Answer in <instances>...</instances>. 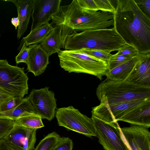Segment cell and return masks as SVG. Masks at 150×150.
Masks as SVG:
<instances>
[{
  "label": "cell",
  "instance_id": "83f0119b",
  "mask_svg": "<svg viewBox=\"0 0 150 150\" xmlns=\"http://www.w3.org/2000/svg\"><path fill=\"white\" fill-rule=\"evenodd\" d=\"M73 143L68 137L60 138L53 150H72Z\"/></svg>",
  "mask_w": 150,
  "mask_h": 150
},
{
  "label": "cell",
  "instance_id": "74e56055",
  "mask_svg": "<svg viewBox=\"0 0 150 150\" xmlns=\"http://www.w3.org/2000/svg\"></svg>",
  "mask_w": 150,
  "mask_h": 150
},
{
  "label": "cell",
  "instance_id": "7402d4cb",
  "mask_svg": "<svg viewBox=\"0 0 150 150\" xmlns=\"http://www.w3.org/2000/svg\"><path fill=\"white\" fill-rule=\"evenodd\" d=\"M15 125L37 129L44 126L42 118L38 115L22 117L15 121Z\"/></svg>",
  "mask_w": 150,
  "mask_h": 150
},
{
  "label": "cell",
  "instance_id": "d4e9b609",
  "mask_svg": "<svg viewBox=\"0 0 150 150\" xmlns=\"http://www.w3.org/2000/svg\"><path fill=\"white\" fill-rule=\"evenodd\" d=\"M79 50L90 56L107 62L112 55L110 53L101 50L87 48H84Z\"/></svg>",
  "mask_w": 150,
  "mask_h": 150
},
{
  "label": "cell",
  "instance_id": "d590c367",
  "mask_svg": "<svg viewBox=\"0 0 150 150\" xmlns=\"http://www.w3.org/2000/svg\"><path fill=\"white\" fill-rule=\"evenodd\" d=\"M11 22L12 24L15 26L16 29V30L20 24L19 20L18 17L12 18L11 19Z\"/></svg>",
  "mask_w": 150,
  "mask_h": 150
},
{
  "label": "cell",
  "instance_id": "1f68e13d",
  "mask_svg": "<svg viewBox=\"0 0 150 150\" xmlns=\"http://www.w3.org/2000/svg\"><path fill=\"white\" fill-rule=\"evenodd\" d=\"M82 8L94 11H99L94 0H76Z\"/></svg>",
  "mask_w": 150,
  "mask_h": 150
},
{
  "label": "cell",
  "instance_id": "ba28073f",
  "mask_svg": "<svg viewBox=\"0 0 150 150\" xmlns=\"http://www.w3.org/2000/svg\"><path fill=\"white\" fill-rule=\"evenodd\" d=\"M150 98L108 104L104 96L99 99L100 104L92 108V116L106 122L116 123L130 111Z\"/></svg>",
  "mask_w": 150,
  "mask_h": 150
},
{
  "label": "cell",
  "instance_id": "44dd1931",
  "mask_svg": "<svg viewBox=\"0 0 150 150\" xmlns=\"http://www.w3.org/2000/svg\"><path fill=\"white\" fill-rule=\"evenodd\" d=\"M51 23L44 24L30 30L29 33L23 38L27 47L33 44L40 43L53 29Z\"/></svg>",
  "mask_w": 150,
  "mask_h": 150
},
{
  "label": "cell",
  "instance_id": "f546056e",
  "mask_svg": "<svg viewBox=\"0 0 150 150\" xmlns=\"http://www.w3.org/2000/svg\"><path fill=\"white\" fill-rule=\"evenodd\" d=\"M117 52L114 54L115 55H130L135 56L138 53L137 50L131 46L125 44L120 47Z\"/></svg>",
  "mask_w": 150,
  "mask_h": 150
},
{
  "label": "cell",
  "instance_id": "2e32d148",
  "mask_svg": "<svg viewBox=\"0 0 150 150\" xmlns=\"http://www.w3.org/2000/svg\"><path fill=\"white\" fill-rule=\"evenodd\" d=\"M120 121L149 128L150 127V100L130 111Z\"/></svg>",
  "mask_w": 150,
  "mask_h": 150
},
{
  "label": "cell",
  "instance_id": "8d00e7d4",
  "mask_svg": "<svg viewBox=\"0 0 150 150\" xmlns=\"http://www.w3.org/2000/svg\"><path fill=\"white\" fill-rule=\"evenodd\" d=\"M2 103H0V105H1V104Z\"/></svg>",
  "mask_w": 150,
  "mask_h": 150
},
{
  "label": "cell",
  "instance_id": "4dcf8cb0",
  "mask_svg": "<svg viewBox=\"0 0 150 150\" xmlns=\"http://www.w3.org/2000/svg\"><path fill=\"white\" fill-rule=\"evenodd\" d=\"M29 49L24 42L20 52L15 57L16 63L18 64L21 62L26 64L29 57Z\"/></svg>",
  "mask_w": 150,
  "mask_h": 150
},
{
  "label": "cell",
  "instance_id": "6da1fadb",
  "mask_svg": "<svg viewBox=\"0 0 150 150\" xmlns=\"http://www.w3.org/2000/svg\"><path fill=\"white\" fill-rule=\"evenodd\" d=\"M113 15L116 31L126 44L139 54L150 52V18L134 0L116 1Z\"/></svg>",
  "mask_w": 150,
  "mask_h": 150
},
{
  "label": "cell",
  "instance_id": "9c48e42d",
  "mask_svg": "<svg viewBox=\"0 0 150 150\" xmlns=\"http://www.w3.org/2000/svg\"><path fill=\"white\" fill-rule=\"evenodd\" d=\"M99 143L105 150H130L121 133L117 122H105L92 116Z\"/></svg>",
  "mask_w": 150,
  "mask_h": 150
},
{
  "label": "cell",
  "instance_id": "7c38bea8",
  "mask_svg": "<svg viewBox=\"0 0 150 150\" xmlns=\"http://www.w3.org/2000/svg\"><path fill=\"white\" fill-rule=\"evenodd\" d=\"M120 130L130 150H150V132L148 128L132 125L120 128Z\"/></svg>",
  "mask_w": 150,
  "mask_h": 150
},
{
  "label": "cell",
  "instance_id": "ac0fdd59",
  "mask_svg": "<svg viewBox=\"0 0 150 150\" xmlns=\"http://www.w3.org/2000/svg\"><path fill=\"white\" fill-rule=\"evenodd\" d=\"M30 115H38L28 97L23 98L22 101L14 108L8 111L0 112V118L14 121L22 117Z\"/></svg>",
  "mask_w": 150,
  "mask_h": 150
},
{
  "label": "cell",
  "instance_id": "7a4b0ae2",
  "mask_svg": "<svg viewBox=\"0 0 150 150\" xmlns=\"http://www.w3.org/2000/svg\"><path fill=\"white\" fill-rule=\"evenodd\" d=\"M51 20L53 27L58 30L61 47L63 49L67 37L74 32L107 29L114 23L112 13L83 9L76 0H73L69 5L60 6L59 12Z\"/></svg>",
  "mask_w": 150,
  "mask_h": 150
},
{
  "label": "cell",
  "instance_id": "8fae6325",
  "mask_svg": "<svg viewBox=\"0 0 150 150\" xmlns=\"http://www.w3.org/2000/svg\"><path fill=\"white\" fill-rule=\"evenodd\" d=\"M61 0H33L30 30L49 23L59 11Z\"/></svg>",
  "mask_w": 150,
  "mask_h": 150
},
{
  "label": "cell",
  "instance_id": "ffe728a7",
  "mask_svg": "<svg viewBox=\"0 0 150 150\" xmlns=\"http://www.w3.org/2000/svg\"><path fill=\"white\" fill-rule=\"evenodd\" d=\"M42 48L50 56L58 53L61 50L60 39L57 28L54 27L44 39L39 43Z\"/></svg>",
  "mask_w": 150,
  "mask_h": 150
},
{
  "label": "cell",
  "instance_id": "30bf717a",
  "mask_svg": "<svg viewBox=\"0 0 150 150\" xmlns=\"http://www.w3.org/2000/svg\"><path fill=\"white\" fill-rule=\"evenodd\" d=\"M49 88L33 89L28 98L38 115L50 121L55 116L57 104L54 94Z\"/></svg>",
  "mask_w": 150,
  "mask_h": 150
},
{
  "label": "cell",
  "instance_id": "d6a6232c",
  "mask_svg": "<svg viewBox=\"0 0 150 150\" xmlns=\"http://www.w3.org/2000/svg\"><path fill=\"white\" fill-rule=\"evenodd\" d=\"M142 11L150 18V0H134Z\"/></svg>",
  "mask_w": 150,
  "mask_h": 150
},
{
  "label": "cell",
  "instance_id": "5b68a950",
  "mask_svg": "<svg viewBox=\"0 0 150 150\" xmlns=\"http://www.w3.org/2000/svg\"><path fill=\"white\" fill-rule=\"evenodd\" d=\"M58 54L60 67L69 73L87 74L101 80L108 71L107 62L90 56L80 50H61Z\"/></svg>",
  "mask_w": 150,
  "mask_h": 150
},
{
  "label": "cell",
  "instance_id": "d6986e66",
  "mask_svg": "<svg viewBox=\"0 0 150 150\" xmlns=\"http://www.w3.org/2000/svg\"><path fill=\"white\" fill-rule=\"evenodd\" d=\"M137 55L130 61L108 71L105 75L107 79L113 81L126 80L137 60Z\"/></svg>",
  "mask_w": 150,
  "mask_h": 150
},
{
  "label": "cell",
  "instance_id": "4fadbf2b",
  "mask_svg": "<svg viewBox=\"0 0 150 150\" xmlns=\"http://www.w3.org/2000/svg\"><path fill=\"white\" fill-rule=\"evenodd\" d=\"M37 130L15 125L4 139L17 150H33L36 141Z\"/></svg>",
  "mask_w": 150,
  "mask_h": 150
},
{
  "label": "cell",
  "instance_id": "9a60e30c",
  "mask_svg": "<svg viewBox=\"0 0 150 150\" xmlns=\"http://www.w3.org/2000/svg\"><path fill=\"white\" fill-rule=\"evenodd\" d=\"M29 57L27 69L35 76H39L45 71L49 63V56L42 48L40 44L28 46Z\"/></svg>",
  "mask_w": 150,
  "mask_h": 150
},
{
  "label": "cell",
  "instance_id": "4316f807",
  "mask_svg": "<svg viewBox=\"0 0 150 150\" xmlns=\"http://www.w3.org/2000/svg\"><path fill=\"white\" fill-rule=\"evenodd\" d=\"M99 11L110 13L113 14L115 11V6L113 1L94 0Z\"/></svg>",
  "mask_w": 150,
  "mask_h": 150
},
{
  "label": "cell",
  "instance_id": "5bb4252c",
  "mask_svg": "<svg viewBox=\"0 0 150 150\" xmlns=\"http://www.w3.org/2000/svg\"><path fill=\"white\" fill-rule=\"evenodd\" d=\"M137 60L126 80L141 86L150 87V52L137 54Z\"/></svg>",
  "mask_w": 150,
  "mask_h": 150
},
{
  "label": "cell",
  "instance_id": "52a82bcc",
  "mask_svg": "<svg viewBox=\"0 0 150 150\" xmlns=\"http://www.w3.org/2000/svg\"><path fill=\"white\" fill-rule=\"evenodd\" d=\"M55 116L59 126L89 137H96L92 118L82 114L72 106L57 109Z\"/></svg>",
  "mask_w": 150,
  "mask_h": 150
},
{
  "label": "cell",
  "instance_id": "f1b7e54d",
  "mask_svg": "<svg viewBox=\"0 0 150 150\" xmlns=\"http://www.w3.org/2000/svg\"><path fill=\"white\" fill-rule=\"evenodd\" d=\"M23 98H13L2 103L0 106V112L8 111L16 107L22 101Z\"/></svg>",
  "mask_w": 150,
  "mask_h": 150
},
{
  "label": "cell",
  "instance_id": "603a6c76",
  "mask_svg": "<svg viewBox=\"0 0 150 150\" xmlns=\"http://www.w3.org/2000/svg\"><path fill=\"white\" fill-rule=\"evenodd\" d=\"M60 137L55 132L50 133L40 141L34 150H53Z\"/></svg>",
  "mask_w": 150,
  "mask_h": 150
},
{
  "label": "cell",
  "instance_id": "e0dca14e",
  "mask_svg": "<svg viewBox=\"0 0 150 150\" xmlns=\"http://www.w3.org/2000/svg\"><path fill=\"white\" fill-rule=\"evenodd\" d=\"M33 0L6 1L12 2L17 10L20 24L17 30V38L20 39L26 31L31 16Z\"/></svg>",
  "mask_w": 150,
  "mask_h": 150
},
{
  "label": "cell",
  "instance_id": "484cf974",
  "mask_svg": "<svg viewBox=\"0 0 150 150\" xmlns=\"http://www.w3.org/2000/svg\"><path fill=\"white\" fill-rule=\"evenodd\" d=\"M15 125V121L0 118V140L4 139Z\"/></svg>",
  "mask_w": 150,
  "mask_h": 150
},
{
  "label": "cell",
  "instance_id": "836d02e7",
  "mask_svg": "<svg viewBox=\"0 0 150 150\" xmlns=\"http://www.w3.org/2000/svg\"><path fill=\"white\" fill-rule=\"evenodd\" d=\"M14 97L12 95L0 87V103H2Z\"/></svg>",
  "mask_w": 150,
  "mask_h": 150
},
{
  "label": "cell",
  "instance_id": "cb8c5ba5",
  "mask_svg": "<svg viewBox=\"0 0 150 150\" xmlns=\"http://www.w3.org/2000/svg\"><path fill=\"white\" fill-rule=\"evenodd\" d=\"M134 56L112 54L107 62L108 71L131 60Z\"/></svg>",
  "mask_w": 150,
  "mask_h": 150
},
{
  "label": "cell",
  "instance_id": "e575fe53",
  "mask_svg": "<svg viewBox=\"0 0 150 150\" xmlns=\"http://www.w3.org/2000/svg\"><path fill=\"white\" fill-rule=\"evenodd\" d=\"M0 150H17L9 144L4 139L0 140Z\"/></svg>",
  "mask_w": 150,
  "mask_h": 150
},
{
  "label": "cell",
  "instance_id": "8992f818",
  "mask_svg": "<svg viewBox=\"0 0 150 150\" xmlns=\"http://www.w3.org/2000/svg\"><path fill=\"white\" fill-rule=\"evenodd\" d=\"M24 67L9 64L6 60L0 59V87L14 98H23L28 93V78Z\"/></svg>",
  "mask_w": 150,
  "mask_h": 150
},
{
  "label": "cell",
  "instance_id": "277c9868",
  "mask_svg": "<svg viewBox=\"0 0 150 150\" xmlns=\"http://www.w3.org/2000/svg\"><path fill=\"white\" fill-rule=\"evenodd\" d=\"M99 100L104 96L108 104L150 98V87L137 85L126 80L113 81L106 79L96 89Z\"/></svg>",
  "mask_w": 150,
  "mask_h": 150
},
{
  "label": "cell",
  "instance_id": "3957f363",
  "mask_svg": "<svg viewBox=\"0 0 150 150\" xmlns=\"http://www.w3.org/2000/svg\"><path fill=\"white\" fill-rule=\"evenodd\" d=\"M125 44L113 26L111 28L74 32L67 37L64 49L65 50H76L87 48L101 50L110 53L117 51L120 47Z\"/></svg>",
  "mask_w": 150,
  "mask_h": 150
}]
</instances>
